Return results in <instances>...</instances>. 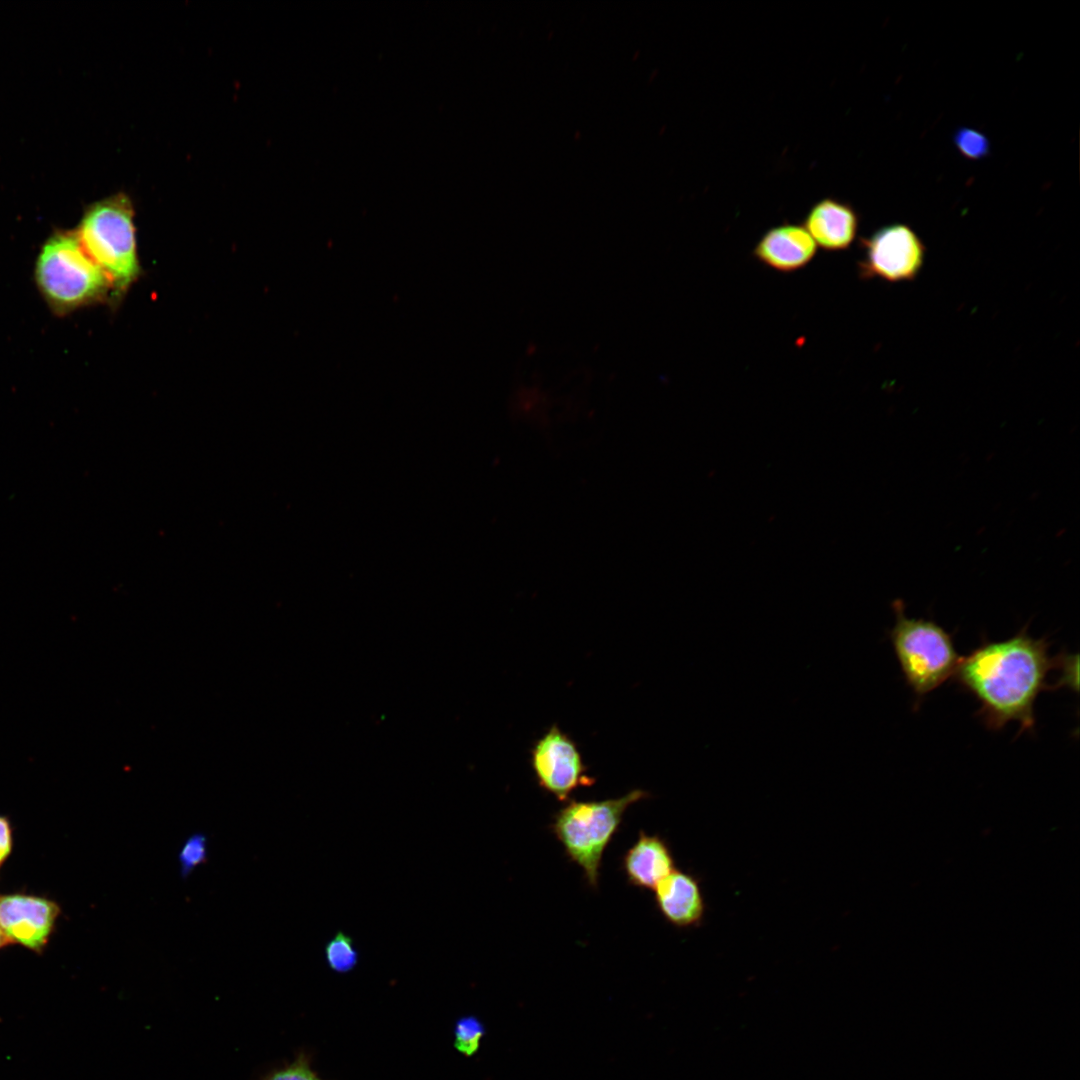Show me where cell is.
I'll return each instance as SVG.
<instances>
[{"label": "cell", "mask_w": 1080, "mask_h": 1080, "mask_svg": "<svg viewBox=\"0 0 1080 1080\" xmlns=\"http://www.w3.org/2000/svg\"><path fill=\"white\" fill-rule=\"evenodd\" d=\"M1061 654L1050 657L1049 642L1035 639L1023 627L1002 641L983 640L967 656H961L954 680L972 694L980 707L977 716L993 731L1009 722L1020 731L1035 726L1034 705L1043 690L1051 688L1048 674L1059 668Z\"/></svg>", "instance_id": "1"}, {"label": "cell", "mask_w": 1080, "mask_h": 1080, "mask_svg": "<svg viewBox=\"0 0 1080 1080\" xmlns=\"http://www.w3.org/2000/svg\"><path fill=\"white\" fill-rule=\"evenodd\" d=\"M648 796L647 791L634 789L617 798L568 800L554 814L551 830L567 857L582 869L590 887L598 886L604 851L618 831L625 812Z\"/></svg>", "instance_id": "2"}, {"label": "cell", "mask_w": 1080, "mask_h": 1080, "mask_svg": "<svg viewBox=\"0 0 1080 1080\" xmlns=\"http://www.w3.org/2000/svg\"><path fill=\"white\" fill-rule=\"evenodd\" d=\"M889 639L906 684L920 699L953 677L961 659L953 636L932 620L909 618L901 600L892 604Z\"/></svg>", "instance_id": "3"}, {"label": "cell", "mask_w": 1080, "mask_h": 1080, "mask_svg": "<svg viewBox=\"0 0 1080 1080\" xmlns=\"http://www.w3.org/2000/svg\"><path fill=\"white\" fill-rule=\"evenodd\" d=\"M76 233L112 289L126 290L136 280L140 265L134 211L126 195L116 194L94 203Z\"/></svg>", "instance_id": "4"}, {"label": "cell", "mask_w": 1080, "mask_h": 1080, "mask_svg": "<svg viewBox=\"0 0 1080 1080\" xmlns=\"http://www.w3.org/2000/svg\"><path fill=\"white\" fill-rule=\"evenodd\" d=\"M35 274L42 295L57 312L92 303L112 289L76 231L57 233L44 244Z\"/></svg>", "instance_id": "5"}, {"label": "cell", "mask_w": 1080, "mask_h": 1080, "mask_svg": "<svg viewBox=\"0 0 1080 1080\" xmlns=\"http://www.w3.org/2000/svg\"><path fill=\"white\" fill-rule=\"evenodd\" d=\"M863 251L859 273L864 279L888 282L910 281L917 277L925 260V246L905 224L879 228L861 239Z\"/></svg>", "instance_id": "6"}, {"label": "cell", "mask_w": 1080, "mask_h": 1080, "mask_svg": "<svg viewBox=\"0 0 1080 1080\" xmlns=\"http://www.w3.org/2000/svg\"><path fill=\"white\" fill-rule=\"evenodd\" d=\"M530 762L538 785L558 801L567 802L577 788L593 785L577 744L556 724L534 743Z\"/></svg>", "instance_id": "7"}, {"label": "cell", "mask_w": 1080, "mask_h": 1080, "mask_svg": "<svg viewBox=\"0 0 1080 1080\" xmlns=\"http://www.w3.org/2000/svg\"><path fill=\"white\" fill-rule=\"evenodd\" d=\"M60 914L50 899L27 894L0 896V928L11 944L41 953L46 947Z\"/></svg>", "instance_id": "8"}, {"label": "cell", "mask_w": 1080, "mask_h": 1080, "mask_svg": "<svg viewBox=\"0 0 1080 1080\" xmlns=\"http://www.w3.org/2000/svg\"><path fill=\"white\" fill-rule=\"evenodd\" d=\"M817 246L805 227L782 224L768 230L753 250L754 257L767 267L784 273L805 267Z\"/></svg>", "instance_id": "9"}, {"label": "cell", "mask_w": 1080, "mask_h": 1080, "mask_svg": "<svg viewBox=\"0 0 1080 1080\" xmlns=\"http://www.w3.org/2000/svg\"><path fill=\"white\" fill-rule=\"evenodd\" d=\"M654 890L657 909L673 926L687 928L702 921L703 894L699 881L692 874L674 869Z\"/></svg>", "instance_id": "10"}, {"label": "cell", "mask_w": 1080, "mask_h": 1080, "mask_svg": "<svg viewBox=\"0 0 1080 1080\" xmlns=\"http://www.w3.org/2000/svg\"><path fill=\"white\" fill-rule=\"evenodd\" d=\"M858 215L845 202L822 199L808 212L805 229L814 242L827 251L845 250L853 243L858 230Z\"/></svg>", "instance_id": "11"}, {"label": "cell", "mask_w": 1080, "mask_h": 1080, "mask_svg": "<svg viewBox=\"0 0 1080 1080\" xmlns=\"http://www.w3.org/2000/svg\"><path fill=\"white\" fill-rule=\"evenodd\" d=\"M622 867L632 886L652 890L675 869V861L663 838L641 830L623 856Z\"/></svg>", "instance_id": "12"}, {"label": "cell", "mask_w": 1080, "mask_h": 1080, "mask_svg": "<svg viewBox=\"0 0 1080 1080\" xmlns=\"http://www.w3.org/2000/svg\"><path fill=\"white\" fill-rule=\"evenodd\" d=\"M324 955L328 967L337 973L352 971L359 959L351 936L338 931L325 945Z\"/></svg>", "instance_id": "13"}, {"label": "cell", "mask_w": 1080, "mask_h": 1080, "mask_svg": "<svg viewBox=\"0 0 1080 1080\" xmlns=\"http://www.w3.org/2000/svg\"><path fill=\"white\" fill-rule=\"evenodd\" d=\"M485 1033L481 1021L475 1016L460 1018L454 1030V1047L465 1056H472L480 1047V1041Z\"/></svg>", "instance_id": "14"}, {"label": "cell", "mask_w": 1080, "mask_h": 1080, "mask_svg": "<svg viewBox=\"0 0 1080 1080\" xmlns=\"http://www.w3.org/2000/svg\"><path fill=\"white\" fill-rule=\"evenodd\" d=\"M953 142L959 153L969 160H981L990 153L989 139L974 128H958L953 135Z\"/></svg>", "instance_id": "15"}, {"label": "cell", "mask_w": 1080, "mask_h": 1080, "mask_svg": "<svg viewBox=\"0 0 1080 1080\" xmlns=\"http://www.w3.org/2000/svg\"><path fill=\"white\" fill-rule=\"evenodd\" d=\"M207 837L201 832L191 834L183 843L178 862L182 878H186L191 872L207 859Z\"/></svg>", "instance_id": "16"}, {"label": "cell", "mask_w": 1080, "mask_h": 1080, "mask_svg": "<svg viewBox=\"0 0 1080 1080\" xmlns=\"http://www.w3.org/2000/svg\"><path fill=\"white\" fill-rule=\"evenodd\" d=\"M269 1080H322L313 1072L308 1064L297 1062L275 1074Z\"/></svg>", "instance_id": "17"}, {"label": "cell", "mask_w": 1080, "mask_h": 1080, "mask_svg": "<svg viewBox=\"0 0 1080 1080\" xmlns=\"http://www.w3.org/2000/svg\"><path fill=\"white\" fill-rule=\"evenodd\" d=\"M12 828L7 817L0 816V866L12 850Z\"/></svg>", "instance_id": "18"}, {"label": "cell", "mask_w": 1080, "mask_h": 1080, "mask_svg": "<svg viewBox=\"0 0 1080 1080\" xmlns=\"http://www.w3.org/2000/svg\"><path fill=\"white\" fill-rule=\"evenodd\" d=\"M9 944H11V942L9 941V939L6 937V935L3 933V931L0 928V949L2 947L6 946V945H9Z\"/></svg>", "instance_id": "19"}]
</instances>
